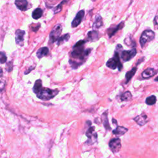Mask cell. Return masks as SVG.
<instances>
[{
  "instance_id": "obj_27",
  "label": "cell",
  "mask_w": 158,
  "mask_h": 158,
  "mask_svg": "<svg viewBox=\"0 0 158 158\" xmlns=\"http://www.w3.org/2000/svg\"><path fill=\"white\" fill-rule=\"evenodd\" d=\"M65 3H66V1H62L59 4H58L57 6L55 7L53 9L54 13L57 14V13H59V12H61L62 11V5Z\"/></svg>"
},
{
  "instance_id": "obj_1",
  "label": "cell",
  "mask_w": 158,
  "mask_h": 158,
  "mask_svg": "<svg viewBox=\"0 0 158 158\" xmlns=\"http://www.w3.org/2000/svg\"><path fill=\"white\" fill-rule=\"evenodd\" d=\"M59 91L58 90H51L50 89H43L40 91L37 96L38 98L42 100H50L53 98L55 96H56Z\"/></svg>"
},
{
  "instance_id": "obj_17",
  "label": "cell",
  "mask_w": 158,
  "mask_h": 158,
  "mask_svg": "<svg viewBox=\"0 0 158 158\" xmlns=\"http://www.w3.org/2000/svg\"><path fill=\"white\" fill-rule=\"evenodd\" d=\"M99 38V34L96 30H92L89 31L87 34V39L89 41L94 42L98 40Z\"/></svg>"
},
{
  "instance_id": "obj_18",
  "label": "cell",
  "mask_w": 158,
  "mask_h": 158,
  "mask_svg": "<svg viewBox=\"0 0 158 158\" xmlns=\"http://www.w3.org/2000/svg\"><path fill=\"white\" fill-rule=\"evenodd\" d=\"M128 131V129L127 128H125L124 127H121L118 126L115 130L113 131V133L115 135L117 136H122Z\"/></svg>"
},
{
  "instance_id": "obj_22",
  "label": "cell",
  "mask_w": 158,
  "mask_h": 158,
  "mask_svg": "<svg viewBox=\"0 0 158 158\" xmlns=\"http://www.w3.org/2000/svg\"><path fill=\"white\" fill-rule=\"evenodd\" d=\"M108 110H106V111L103 113V114H102V117H103V124H104V126L106 128V129L107 130H110V127L109 125V121H108Z\"/></svg>"
},
{
  "instance_id": "obj_34",
  "label": "cell",
  "mask_w": 158,
  "mask_h": 158,
  "mask_svg": "<svg viewBox=\"0 0 158 158\" xmlns=\"http://www.w3.org/2000/svg\"><path fill=\"white\" fill-rule=\"evenodd\" d=\"M113 122L115 123V124H117V121L114 119V118H113Z\"/></svg>"
},
{
  "instance_id": "obj_5",
  "label": "cell",
  "mask_w": 158,
  "mask_h": 158,
  "mask_svg": "<svg viewBox=\"0 0 158 158\" xmlns=\"http://www.w3.org/2000/svg\"><path fill=\"white\" fill-rule=\"evenodd\" d=\"M62 27L61 24H58L53 29L51 33L50 34V42L51 43H53L55 42H58L60 38V35L62 33Z\"/></svg>"
},
{
  "instance_id": "obj_19",
  "label": "cell",
  "mask_w": 158,
  "mask_h": 158,
  "mask_svg": "<svg viewBox=\"0 0 158 158\" xmlns=\"http://www.w3.org/2000/svg\"><path fill=\"white\" fill-rule=\"evenodd\" d=\"M42 81L40 79L36 80L33 87V91L35 94H38L40 91L42 90Z\"/></svg>"
},
{
  "instance_id": "obj_35",
  "label": "cell",
  "mask_w": 158,
  "mask_h": 158,
  "mask_svg": "<svg viewBox=\"0 0 158 158\" xmlns=\"http://www.w3.org/2000/svg\"><path fill=\"white\" fill-rule=\"evenodd\" d=\"M155 81H157V82H158V77H157L155 78Z\"/></svg>"
},
{
  "instance_id": "obj_4",
  "label": "cell",
  "mask_w": 158,
  "mask_h": 158,
  "mask_svg": "<svg viewBox=\"0 0 158 158\" xmlns=\"http://www.w3.org/2000/svg\"><path fill=\"white\" fill-rule=\"evenodd\" d=\"M85 56L87 55L86 54V50H84L83 46L76 47V48L74 47V50L71 53V57L73 59L83 61Z\"/></svg>"
},
{
  "instance_id": "obj_12",
  "label": "cell",
  "mask_w": 158,
  "mask_h": 158,
  "mask_svg": "<svg viewBox=\"0 0 158 158\" xmlns=\"http://www.w3.org/2000/svg\"><path fill=\"white\" fill-rule=\"evenodd\" d=\"M133 120L135 121L140 126H143L147 123L148 121V116L145 114H141L133 118Z\"/></svg>"
},
{
  "instance_id": "obj_14",
  "label": "cell",
  "mask_w": 158,
  "mask_h": 158,
  "mask_svg": "<svg viewBox=\"0 0 158 158\" xmlns=\"http://www.w3.org/2000/svg\"><path fill=\"white\" fill-rule=\"evenodd\" d=\"M49 53V49L48 47H42L40 48L37 52V56L38 58L41 59L44 56H46Z\"/></svg>"
},
{
  "instance_id": "obj_15",
  "label": "cell",
  "mask_w": 158,
  "mask_h": 158,
  "mask_svg": "<svg viewBox=\"0 0 158 158\" xmlns=\"http://www.w3.org/2000/svg\"><path fill=\"white\" fill-rule=\"evenodd\" d=\"M102 25H103V22H102V18L99 15H97L95 18V20H94V22L93 23V30H96L101 28L102 26Z\"/></svg>"
},
{
  "instance_id": "obj_25",
  "label": "cell",
  "mask_w": 158,
  "mask_h": 158,
  "mask_svg": "<svg viewBox=\"0 0 158 158\" xmlns=\"http://www.w3.org/2000/svg\"><path fill=\"white\" fill-rule=\"evenodd\" d=\"M69 38H70V35L69 34H66L64 35L61 37L59 38V39L58 40V42H57V45H61L62 43H63L64 42H67L69 40Z\"/></svg>"
},
{
  "instance_id": "obj_23",
  "label": "cell",
  "mask_w": 158,
  "mask_h": 158,
  "mask_svg": "<svg viewBox=\"0 0 158 158\" xmlns=\"http://www.w3.org/2000/svg\"><path fill=\"white\" fill-rule=\"evenodd\" d=\"M132 94L130 91H126L125 93H124L121 97V99L122 101H129L132 99Z\"/></svg>"
},
{
  "instance_id": "obj_28",
  "label": "cell",
  "mask_w": 158,
  "mask_h": 158,
  "mask_svg": "<svg viewBox=\"0 0 158 158\" xmlns=\"http://www.w3.org/2000/svg\"><path fill=\"white\" fill-rule=\"evenodd\" d=\"M0 61H1V64H4L7 61V57L6 56V54L1 51V58H0Z\"/></svg>"
},
{
  "instance_id": "obj_3",
  "label": "cell",
  "mask_w": 158,
  "mask_h": 158,
  "mask_svg": "<svg viewBox=\"0 0 158 158\" xmlns=\"http://www.w3.org/2000/svg\"><path fill=\"white\" fill-rule=\"evenodd\" d=\"M154 37L155 34L153 31L149 30H145L143 34H141V36L140 39V43L142 48H143L146 43L152 41L154 38Z\"/></svg>"
},
{
  "instance_id": "obj_10",
  "label": "cell",
  "mask_w": 158,
  "mask_h": 158,
  "mask_svg": "<svg viewBox=\"0 0 158 158\" xmlns=\"http://www.w3.org/2000/svg\"><path fill=\"white\" fill-rule=\"evenodd\" d=\"M84 15H85L84 10H81L77 14L75 18H74V19L73 20L72 22V27H77V26L80 25V23H81L83 18L84 17Z\"/></svg>"
},
{
  "instance_id": "obj_32",
  "label": "cell",
  "mask_w": 158,
  "mask_h": 158,
  "mask_svg": "<svg viewBox=\"0 0 158 158\" xmlns=\"http://www.w3.org/2000/svg\"><path fill=\"white\" fill-rule=\"evenodd\" d=\"M40 27V23H38L37 25L34 26V27H31V29H32V30L34 31H37Z\"/></svg>"
},
{
  "instance_id": "obj_16",
  "label": "cell",
  "mask_w": 158,
  "mask_h": 158,
  "mask_svg": "<svg viewBox=\"0 0 158 158\" xmlns=\"http://www.w3.org/2000/svg\"><path fill=\"white\" fill-rule=\"evenodd\" d=\"M156 74V71L153 68H148L143 71L142 73L141 76L143 78H149L150 77H152Z\"/></svg>"
},
{
  "instance_id": "obj_30",
  "label": "cell",
  "mask_w": 158,
  "mask_h": 158,
  "mask_svg": "<svg viewBox=\"0 0 158 158\" xmlns=\"http://www.w3.org/2000/svg\"><path fill=\"white\" fill-rule=\"evenodd\" d=\"M154 25L155 29H158V14L154 18Z\"/></svg>"
},
{
  "instance_id": "obj_31",
  "label": "cell",
  "mask_w": 158,
  "mask_h": 158,
  "mask_svg": "<svg viewBox=\"0 0 158 158\" xmlns=\"http://www.w3.org/2000/svg\"><path fill=\"white\" fill-rule=\"evenodd\" d=\"M6 69L8 71V72H10V71L12 70V62H10L7 63V67H6Z\"/></svg>"
},
{
  "instance_id": "obj_20",
  "label": "cell",
  "mask_w": 158,
  "mask_h": 158,
  "mask_svg": "<svg viewBox=\"0 0 158 158\" xmlns=\"http://www.w3.org/2000/svg\"><path fill=\"white\" fill-rule=\"evenodd\" d=\"M137 70V67H134L131 70L129 71V72L126 73V75H125V78H126V82L125 83H127L131 80V78L133 77V75H135V74L136 73Z\"/></svg>"
},
{
  "instance_id": "obj_9",
  "label": "cell",
  "mask_w": 158,
  "mask_h": 158,
  "mask_svg": "<svg viewBox=\"0 0 158 158\" xmlns=\"http://www.w3.org/2000/svg\"><path fill=\"white\" fill-rule=\"evenodd\" d=\"M25 31L20 29H18L15 31V42L20 46H23V42H24V35Z\"/></svg>"
},
{
  "instance_id": "obj_11",
  "label": "cell",
  "mask_w": 158,
  "mask_h": 158,
  "mask_svg": "<svg viewBox=\"0 0 158 158\" xmlns=\"http://www.w3.org/2000/svg\"><path fill=\"white\" fill-rule=\"evenodd\" d=\"M124 26V22H121L119 24L117 25L116 27H110V29H108V34L109 38H111L113 35H115V34L118 31V30H120L121 29H122Z\"/></svg>"
},
{
  "instance_id": "obj_2",
  "label": "cell",
  "mask_w": 158,
  "mask_h": 158,
  "mask_svg": "<svg viewBox=\"0 0 158 158\" xmlns=\"http://www.w3.org/2000/svg\"><path fill=\"white\" fill-rule=\"evenodd\" d=\"M106 66L109 68L113 70L116 69L117 67H118V70H121L122 69V65L120 61L119 54H118V53H117V51H115L114 58H110L106 62Z\"/></svg>"
},
{
  "instance_id": "obj_8",
  "label": "cell",
  "mask_w": 158,
  "mask_h": 158,
  "mask_svg": "<svg viewBox=\"0 0 158 158\" xmlns=\"http://www.w3.org/2000/svg\"><path fill=\"white\" fill-rule=\"evenodd\" d=\"M86 135L89 138L88 142L89 144H93L97 140V133L94 131V127H91L88 129L87 132L86 133Z\"/></svg>"
},
{
  "instance_id": "obj_7",
  "label": "cell",
  "mask_w": 158,
  "mask_h": 158,
  "mask_svg": "<svg viewBox=\"0 0 158 158\" xmlns=\"http://www.w3.org/2000/svg\"><path fill=\"white\" fill-rule=\"evenodd\" d=\"M137 54V50L135 48H133L129 51H123L121 53V59L124 61L127 62L131 60Z\"/></svg>"
},
{
  "instance_id": "obj_13",
  "label": "cell",
  "mask_w": 158,
  "mask_h": 158,
  "mask_svg": "<svg viewBox=\"0 0 158 158\" xmlns=\"http://www.w3.org/2000/svg\"><path fill=\"white\" fill-rule=\"evenodd\" d=\"M15 4L19 10L20 11H27L30 7H29V3L26 0H22V1H15Z\"/></svg>"
},
{
  "instance_id": "obj_26",
  "label": "cell",
  "mask_w": 158,
  "mask_h": 158,
  "mask_svg": "<svg viewBox=\"0 0 158 158\" xmlns=\"http://www.w3.org/2000/svg\"><path fill=\"white\" fill-rule=\"evenodd\" d=\"M156 98L155 96L152 95L148 97L146 99V103L148 105H153L156 102Z\"/></svg>"
},
{
  "instance_id": "obj_29",
  "label": "cell",
  "mask_w": 158,
  "mask_h": 158,
  "mask_svg": "<svg viewBox=\"0 0 158 158\" xmlns=\"http://www.w3.org/2000/svg\"><path fill=\"white\" fill-rule=\"evenodd\" d=\"M85 42H86L84 41V40L79 41L75 45V46L74 47V48H76V47H79V46H83V45L85 43Z\"/></svg>"
},
{
  "instance_id": "obj_33",
  "label": "cell",
  "mask_w": 158,
  "mask_h": 158,
  "mask_svg": "<svg viewBox=\"0 0 158 158\" xmlns=\"http://www.w3.org/2000/svg\"><path fill=\"white\" fill-rule=\"evenodd\" d=\"M35 67V66H33V67H31L30 68H29V70H26V72H24V74H26V75H27V74H28L29 72H31V70H34V69Z\"/></svg>"
},
{
  "instance_id": "obj_6",
  "label": "cell",
  "mask_w": 158,
  "mask_h": 158,
  "mask_svg": "<svg viewBox=\"0 0 158 158\" xmlns=\"http://www.w3.org/2000/svg\"><path fill=\"white\" fill-rule=\"evenodd\" d=\"M109 146L113 153H117L121 150V141L119 138H113L109 141Z\"/></svg>"
},
{
  "instance_id": "obj_24",
  "label": "cell",
  "mask_w": 158,
  "mask_h": 158,
  "mask_svg": "<svg viewBox=\"0 0 158 158\" xmlns=\"http://www.w3.org/2000/svg\"><path fill=\"white\" fill-rule=\"evenodd\" d=\"M124 42H125V43L127 45V46H129L135 47L136 46V43H135V41L133 40V39L132 38V37L130 36L126 38Z\"/></svg>"
},
{
  "instance_id": "obj_21",
  "label": "cell",
  "mask_w": 158,
  "mask_h": 158,
  "mask_svg": "<svg viewBox=\"0 0 158 158\" xmlns=\"http://www.w3.org/2000/svg\"><path fill=\"white\" fill-rule=\"evenodd\" d=\"M43 15V10L41 8H37L32 12V18L34 19H38L42 18Z\"/></svg>"
}]
</instances>
